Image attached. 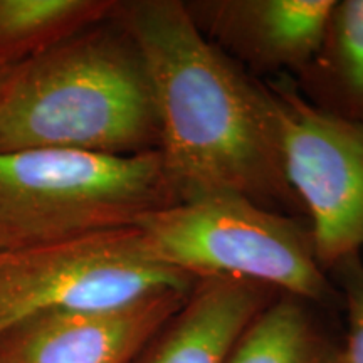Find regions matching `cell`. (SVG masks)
<instances>
[{"instance_id": "cell-9", "label": "cell", "mask_w": 363, "mask_h": 363, "mask_svg": "<svg viewBox=\"0 0 363 363\" xmlns=\"http://www.w3.org/2000/svg\"><path fill=\"white\" fill-rule=\"evenodd\" d=\"M276 294L246 279H197L180 310L131 363H224L239 335Z\"/></svg>"}, {"instance_id": "cell-5", "label": "cell", "mask_w": 363, "mask_h": 363, "mask_svg": "<svg viewBox=\"0 0 363 363\" xmlns=\"http://www.w3.org/2000/svg\"><path fill=\"white\" fill-rule=\"evenodd\" d=\"M195 283L158 259L136 225L17 249L0 264V337L48 313L110 310Z\"/></svg>"}, {"instance_id": "cell-13", "label": "cell", "mask_w": 363, "mask_h": 363, "mask_svg": "<svg viewBox=\"0 0 363 363\" xmlns=\"http://www.w3.org/2000/svg\"><path fill=\"white\" fill-rule=\"evenodd\" d=\"M335 276L347 311V331L340 342V363H363V261L360 254L340 261Z\"/></svg>"}, {"instance_id": "cell-3", "label": "cell", "mask_w": 363, "mask_h": 363, "mask_svg": "<svg viewBox=\"0 0 363 363\" xmlns=\"http://www.w3.org/2000/svg\"><path fill=\"white\" fill-rule=\"evenodd\" d=\"M177 202L158 152H0V247L6 251L135 225Z\"/></svg>"}, {"instance_id": "cell-7", "label": "cell", "mask_w": 363, "mask_h": 363, "mask_svg": "<svg viewBox=\"0 0 363 363\" xmlns=\"http://www.w3.org/2000/svg\"><path fill=\"white\" fill-rule=\"evenodd\" d=\"M190 291L160 293L110 310L30 318L0 337V363H131Z\"/></svg>"}, {"instance_id": "cell-8", "label": "cell", "mask_w": 363, "mask_h": 363, "mask_svg": "<svg viewBox=\"0 0 363 363\" xmlns=\"http://www.w3.org/2000/svg\"><path fill=\"white\" fill-rule=\"evenodd\" d=\"M190 19L227 57L262 74H299L323 40L335 0H194Z\"/></svg>"}, {"instance_id": "cell-11", "label": "cell", "mask_w": 363, "mask_h": 363, "mask_svg": "<svg viewBox=\"0 0 363 363\" xmlns=\"http://www.w3.org/2000/svg\"><path fill=\"white\" fill-rule=\"evenodd\" d=\"M224 363H340V342L311 303L279 293L244 328Z\"/></svg>"}, {"instance_id": "cell-4", "label": "cell", "mask_w": 363, "mask_h": 363, "mask_svg": "<svg viewBox=\"0 0 363 363\" xmlns=\"http://www.w3.org/2000/svg\"><path fill=\"white\" fill-rule=\"evenodd\" d=\"M135 225L158 259L195 281L246 279L311 305H328L335 296L310 230L242 195L177 202Z\"/></svg>"}, {"instance_id": "cell-14", "label": "cell", "mask_w": 363, "mask_h": 363, "mask_svg": "<svg viewBox=\"0 0 363 363\" xmlns=\"http://www.w3.org/2000/svg\"><path fill=\"white\" fill-rule=\"evenodd\" d=\"M17 67H19V65H13V62H7L4 61V59H0V91H2L4 86L7 84V81L12 78V74L16 72Z\"/></svg>"}, {"instance_id": "cell-12", "label": "cell", "mask_w": 363, "mask_h": 363, "mask_svg": "<svg viewBox=\"0 0 363 363\" xmlns=\"http://www.w3.org/2000/svg\"><path fill=\"white\" fill-rule=\"evenodd\" d=\"M115 0H0V59L21 65L115 11Z\"/></svg>"}, {"instance_id": "cell-1", "label": "cell", "mask_w": 363, "mask_h": 363, "mask_svg": "<svg viewBox=\"0 0 363 363\" xmlns=\"http://www.w3.org/2000/svg\"><path fill=\"white\" fill-rule=\"evenodd\" d=\"M115 17L147 66L158 153L179 202L235 194L271 211L298 203L264 83L208 43L180 0L116 2Z\"/></svg>"}, {"instance_id": "cell-6", "label": "cell", "mask_w": 363, "mask_h": 363, "mask_svg": "<svg viewBox=\"0 0 363 363\" xmlns=\"http://www.w3.org/2000/svg\"><path fill=\"white\" fill-rule=\"evenodd\" d=\"M264 86L286 182L310 216L313 249L328 272L363 249V123L315 106L293 76Z\"/></svg>"}, {"instance_id": "cell-10", "label": "cell", "mask_w": 363, "mask_h": 363, "mask_svg": "<svg viewBox=\"0 0 363 363\" xmlns=\"http://www.w3.org/2000/svg\"><path fill=\"white\" fill-rule=\"evenodd\" d=\"M293 79L315 106L363 123V0H335L320 49Z\"/></svg>"}, {"instance_id": "cell-2", "label": "cell", "mask_w": 363, "mask_h": 363, "mask_svg": "<svg viewBox=\"0 0 363 363\" xmlns=\"http://www.w3.org/2000/svg\"><path fill=\"white\" fill-rule=\"evenodd\" d=\"M152 81L115 11L17 67L0 91V152H158Z\"/></svg>"}, {"instance_id": "cell-15", "label": "cell", "mask_w": 363, "mask_h": 363, "mask_svg": "<svg viewBox=\"0 0 363 363\" xmlns=\"http://www.w3.org/2000/svg\"><path fill=\"white\" fill-rule=\"evenodd\" d=\"M11 252H12V251H6V249L0 247V264H2V262L7 259V256H9V254H11Z\"/></svg>"}]
</instances>
